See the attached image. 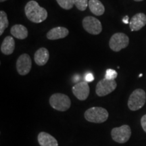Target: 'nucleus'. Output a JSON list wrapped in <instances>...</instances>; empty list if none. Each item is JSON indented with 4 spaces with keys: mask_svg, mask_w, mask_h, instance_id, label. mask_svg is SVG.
Masks as SVG:
<instances>
[{
    "mask_svg": "<svg viewBox=\"0 0 146 146\" xmlns=\"http://www.w3.org/2000/svg\"><path fill=\"white\" fill-rule=\"evenodd\" d=\"M129 43V36L123 33H117L111 36L109 41V46L114 52H120L126 48Z\"/></svg>",
    "mask_w": 146,
    "mask_h": 146,
    "instance_id": "obj_5",
    "label": "nucleus"
},
{
    "mask_svg": "<svg viewBox=\"0 0 146 146\" xmlns=\"http://www.w3.org/2000/svg\"><path fill=\"white\" fill-rule=\"evenodd\" d=\"M74 3L80 11H85L89 6L88 0H74Z\"/></svg>",
    "mask_w": 146,
    "mask_h": 146,
    "instance_id": "obj_20",
    "label": "nucleus"
},
{
    "mask_svg": "<svg viewBox=\"0 0 146 146\" xmlns=\"http://www.w3.org/2000/svg\"><path fill=\"white\" fill-rule=\"evenodd\" d=\"M79 81H80V76L79 75L76 74V75L74 76V77H73V81H74V83H78V82Z\"/></svg>",
    "mask_w": 146,
    "mask_h": 146,
    "instance_id": "obj_24",
    "label": "nucleus"
},
{
    "mask_svg": "<svg viewBox=\"0 0 146 146\" xmlns=\"http://www.w3.org/2000/svg\"><path fill=\"white\" fill-rule=\"evenodd\" d=\"M141 125L142 128H143V131L146 133V114L142 116L141 119Z\"/></svg>",
    "mask_w": 146,
    "mask_h": 146,
    "instance_id": "obj_23",
    "label": "nucleus"
},
{
    "mask_svg": "<svg viewBox=\"0 0 146 146\" xmlns=\"http://www.w3.org/2000/svg\"><path fill=\"white\" fill-rule=\"evenodd\" d=\"M12 36L18 39H25L28 36V29L22 25H15L10 29Z\"/></svg>",
    "mask_w": 146,
    "mask_h": 146,
    "instance_id": "obj_16",
    "label": "nucleus"
},
{
    "mask_svg": "<svg viewBox=\"0 0 146 146\" xmlns=\"http://www.w3.org/2000/svg\"><path fill=\"white\" fill-rule=\"evenodd\" d=\"M38 142L41 146H58L56 138L45 132H41L37 137Z\"/></svg>",
    "mask_w": 146,
    "mask_h": 146,
    "instance_id": "obj_13",
    "label": "nucleus"
},
{
    "mask_svg": "<svg viewBox=\"0 0 146 146\" xmlns=\"http://www.w3.org/2000/svg\"><path fill=\"white\" fill-rule=\"evenodd\" d=\"M73 94L81 101H84L88 98L89 93H90V88L88 83L85 81L79 82L76 83L72 89Z\"/></svg>",
    "mask_w": 146,
    "mask_h": 146,
    "instance_id": "obj_10",
    "label": "nucleus"
},
{
    "mask_svg": "<svg viewBox=\"0 0 146 146\" xmlns=\"http://www.w3.org/2000/svg\"><path fill=\"white\" fill-rule=\"evenodd\" d=\"M25 12L27 18L34 23H41L47 18V10L35 1H29L25 5Z\"/></svg>",
    "mask_w": 146,
    "mask_h": 146,
    "instance_id": "obj_1",
    "label": "nucleus"
},
{
    "mask_svg": "<svg viewBox=\"0 0 146 146\" xmlns=\"http://www.w3.org/2000/svg\"><path fill=\"white\" fill-rule=\"evenodd\" d=\"M94 80V76L92 73L89 72L87 73V74H85V81L87 83H90V82H92Z\"/></svg>",
    "mask_w": 146,
    "mask_h": 146,
    "instance_id": "obj_22",
    "label": "nucleus"
},
{
    "mask_svg": "<svg viewBox=\"0 0 146 146\" xmlns=\"http://www.w3.org/2000/svg\"><path fill=\"white\" fill-rule=\"evenodd\" d=\"M134 1H143V0H134Z\"/></svg>",
    "mask_w": 146,
    "mask_h": 146,
    "instance_id": "obj_26",
    "label": "nucleus"
},
{
    "mask_svg": "<svg viewBox=\"0 0 146 146\" xmlns=\"http://www.w3.org/2000/svg\"><path fill=\"white\" fill-rule=\"evenodd\" d=\"M35 62L37 65L44 66L48 62L50 58L49 51L45 47H41L35 54Z\"/></svg>",
    "mask_w": 146,
    "mask_h": 146,
    "instance_id": "obj_14",
    "label": "nucleus"
},
{
    "mask_svg": "<svg viewBox=\"0 0 146 146\" xmlns=\"http://www.w3.org/2000/svg\"><path fill=\"white\" fill-rule=\"evenodd\" d=\"M111 136L114 141L118 143L127 142L131 136V129L129 125H124L120 127H115L111 131Z\"/></svg>",
    "mask_w": 146,
    "mask_h": 146,
    "instance_id": "obj_6",
    "label": "nucleus"
},
{
    "mask_svg": "<svg viewBox=\"0 0 146 146\" xmlns=\"http://www.w3.org/2000/svg\"><path fill=\"white\" fill-rule=\"evenodd\" d=\"M146 94L141 89H135L133 91L128 100V107L132 111H136L141 109L145 104Z\"/></svg>",
    "mask_w": 146,
    "mask_h": 146,
    "instance_id": "obj_4",
    "label": "nucleus"
},
{
    "mask_svg": "<svg viewBox=\"0 0 146 146\" xmlns=\"http://www.w3.org/2000/svg\"><path fill=\"white\" fill-rule=\"evenodd\" d=\"M139 76V77H141V76H142V74H140Z\"/></svg>",
    "mask_w": 146,
    "mask_h": 146,
    "instance_id": "obj_28",
    "label": "nucleus"
},
{
    "mask_svg": "<svg viewBox=\"0 0 146 146\" xmlns=\"http://www.w3.org/2000/svg\"><path fill=\"white\" fill-rule=\"evenodd\" d=\"M83 27L87 33L91 35H99L102 31V23L94 16H86L83 20Z\"/></svg>",
    "mask_w": 146,
    "mask_h": 146,
    "instance_id": "obj_8",
    "label": "nucleus"
},
{
    "mask_svg": "<svg viewBox=\"0 0 146 146\" xmlns=\"http://www.w3.org/2000/svg\"><path fill=\"white\" fill-rule=\"evenodd\" d=\"M15 49V41L11 36H7L1 45V52L5 55H10Z\"/></svg>",
    "mask_w": 146,
    "mask_h": 146,
    "instance_id": "obj_15",
    "label": "nucleus"
},
{
    "mask_svg": "<svg viewBox=\"0 0 146 146\" xmlns=\"http://www.w3.org/2000/svg\"><path fill=\"white\" fill-rule=\"evenodd\" d=\"M69 31L65 27H58L51 29L47 33V38L50 40H57L63 39L68 36Z\"/></svg>",
    "mask_w": 146,
    "mask_h": 146,
    "instance_id": "obj_12",
    "label": "nucleus"
},
{
    "mask_svg": "<svg viewBox=\"0 0 146 146\" xmlns=\"http://www.w3.org/2000/svg\"><path fill=\"white\" fill-rule=\"evenodd\" d=\"M62 8L64 10H70L74 5V0H56Z\"/></svg>",
    "mask_w": 146,
    "mask_h": 146,
    "instance_id": "obj_19",
    "label": "nucleus"
},
{
    "mask_svg": "<svg viewBox=\"0 0 146 146\" xmlns=\"http://www.w3.org/2000/svg\"><path fill=\"white\" fill-rule=\"evenodd\" d=\"M129 20V16H125V17L123 18V23H125V24H129V23H130Z\"/></svg>",
    "mask_w": 146,
    "mask_h": 146,
    "instance_id": "obj_25",
    "label": "nucleus"
},
{
    "mask_svg": "<svg viewBox=\"0 0 146 146\" xmlns=\"http://www.w3.org/2000/svg\"><path fill=\"white\" fill-rule=\"evenodd\" d=\"M108 112L102 107H93L87 110L85 118L87 121L94 123H102L108 118Z\"/></svg>",
    "mask_w": 146,
    "mask_h": 146,
    "instance_id": "obj_2",
    "label": "nucleus"
},
{
    "mask_svg": "<svg viewBox=\"0 0 146 146\" xmlns=\"http://www.w3.org/2000/svg\"><path fill=\"white\" fill-rule=\"evenodd\" d=\"M50 104L53 108L60 112L68 110L71 106V101L68 96L62 94H54L50 98Z\"/></svg>",
    "mask_w": 146,
    "mask_h": 146,
    "instance_id": "obj_3",
    "label": "nucleus"
},
{
    "mask_svg": "<svg viewBox=\"0 0 146 146\" xmlns=\"http://www.w3.org/2000/svg\"><path fill=\"white\" fill-rule=\"evenodd\" d=\"M146 25V15L143 13H138L131 18L129 27L131 31H137Z\"/></svg>",
    "mask_w": 146,
    "mask_h": 146,
    "instance_id": "obj_11",
    "label": "nucleus"
},
{
    "mask_svg": "<svg viewBox=\"0 0 146 146\" xmlns=\"http://www.w3.org/2000/svg\"><path fill=\"white\" fill-rule=\"evenodd\" d=\"M118 73L116 70H113V69H108L106 70L105 74V78L108 80H114L115 78L117 77Z\"/></svg>",
    "mask_w": 146,
    "mask_h": 146,
    "instance_id": "obj_21",
    "label": "nucleus"
},
{
    "mask_svg": "<svg viewBox=\"0 0 146 146\" xmlns=\"http://www.w3.org/2000/svg\"><path fill=\"white\" fill-rule=\"evenodd\" d=\"M7 1V0H0V1H1V2H3V1Z\"/></svg>",
    "mask_w": 146,
    "mask_h": 146,
    "instance_id": "obj_27",
    "label": "nucleus"
},
{
    "mask_svg": "<svg viewBox=\"0 0 146 146\" xmlns=\"http://www.w3.org/2000/svg\"><path fill=\"white\" fill-rule=\"evenodd\" d=\"M89 8L91 12L96 16L103 15L105 12L104 5L99 0H89Z\"/></svg>",
    "mask_w": 146,
    "mask_h": 146,
    "instance_id": "obj_17",
    "label": "nucleus"
},
{
    "mask_svg": "<svg viewBox=\"0 0 146 146\" xmlns=\"http://www.w3.org/2000/svg\"><path fill=\"white\" fill-rule=\"evenodd\" d=\"M117 87V84L114 80H108L104 78L98 82L96 85V94L100 97L107 96L114 91Z\"/></svg>",
    "mask_w": 146,
    "mask_h": 146,
    "instance_id": "obj_7",
    "label": "nucleus"
},
{
    "mask_svg": "<svg viewBox=\"0 0 146 146\" xmlns=\"http://www.w3.org/2000/svg\"><path fill=\"white\" fill-rule=\"evenodd\" d=\"M32 66V61L29 55L27 54H22L18 58L16 62V69L18 74L25 76L29 74Z\"/></svg>",
    "mask_w": 146,
    "mask_h": 146,
    "instance_id": "obj_9",
    "label": "nucleus"
},
{
    "mask_svg": "<svg viewBox=\"0 0 146 146\" xmlns=\"http://www.w3.org/2000/svg\"><path fill=\"white\" fill-rule=\"evenodd\" d=\"M8 16L4 11H0V35H2L5 29L8 27Z\"/></svg>",
    "mask_w": 146,
    "mask_h": 146,
    "instance_id": "obj_18",
    "label": "nucleus"
}]
</instances>
